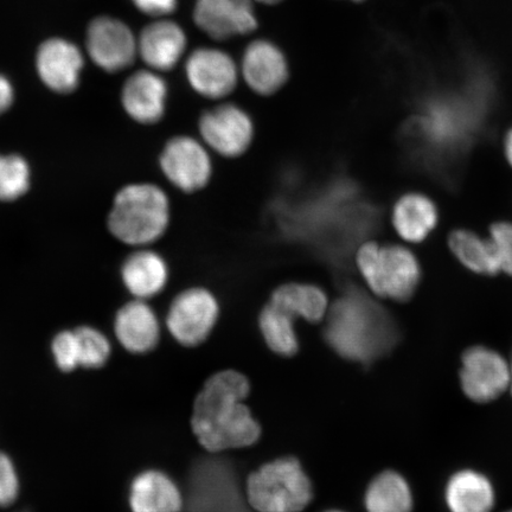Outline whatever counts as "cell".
I'll return each mask as SVG.
<instances>
[{
	"label": "cell",
	"instance_id": "cell-28",
	"mask_svg": "<svg viewBox=\"0 0 512 512\" xmlns=\"http://www.w3.org/2000/svg\"><path fill=\"white\" fill-rule=\"evenodd\" d=\"M74 331L78 341L80 367L87 369L104 367L111 356L110 339L92 326H80Z\"/></svg>",
	"mask_w": 512,
	"mask_h": 512
},
{
	"label": "cell",
	"instance_id": "cell-33",
	"mask_svg": "<svg viewBox=\"0 0 512 512\" xmlns=\"http://www.w3.org/2000/svg\"><path fill=\"white\" fill-rule=\"evenodd\" d=\"M14 99V87L5 76L0 75V115L9 110L11 105L14 104Z\"/></svg>",
	"mask_w": 512,
	"mask_h": 512
},
{
	"label": "cell",
	"instance_id": "cell-24",
	"mask_svg": "<svg viewBox=\"0 0 512 512\" xmlns=\"http://www.w3.org/2000/svg\"><path fill=\"white\" fill-rule=\"evenodd\" d=\"M452 253L467 270L482 275L501 272L494 243L467 229H457L448 238Z\"/></svg>",
	"mask_w": 512,
	"mask_h": 512
},
{
	"label": "cell",
	"instance_id": "cell-20",
	"mask_svg": "<svg viewBox=\"0 0 512 512\" xmlns=\"http://www.w3.org/2000/svg\"><path fill=\"white\" fill-rule=\"evenodd\" d=\"M187 48V37L179 25L158 21L146 27L138 41V54L153 70L168 72L182 59Z\"/></svg>",
	"mask_w": 512,
	"mask_h": 512
},
{
	"label": "cell",
	"instance_id": "cell-14",
	"mask_svg": "<svg viewBox=\"0 0 512 512\" xmlns=\"http://www.w3.org/2000/svg\"><path fill=\"white\" fill-rule=\"evenodd\" d=\"M83 67L81 51L74 44L54 38L43 43L37 54V72L44 85L60 94L79 86Z\"/></svg>",
	"mask_w": 512,
	"mask_h": 512
},
{
	"label": "cell",
	"instance_id": "cell-5",
	"mask_svg": "<svg viewBox=\"0 0 512 512\" xmlns=\"http://www.w3.org/2000/svg\"><path fill=\"white\" fill-rule=\"evenodd\" d=\"M245 494L254 512H302L313 498V486L299 460L284 457L249 475Z\"/></svg>",
	"mask_w": 512,
	"mask_h": 512
},
{
	"label": "cell",
	"instance_id": "cell-2",
	"mask_svg": "<svg viewBox=\"0 0 512 512\" xmlns=\"http://www.w3.org/2000/svg\"><path fill=\"white\" fill-rule=\"evenodd\" d=\"M324 320L326 342L345 360L370 364L399 342L393 317L367 293L354 288L330 305Z\"/></svg>",
	"mask_w": 512,
	"mask_h": 512
},
{
	"label": "cell",
	"instance_id": "cell-8",
	"mask_svg": "<svg viewBox=\"0 0 512 512\" xmlns=\"http://www.w3.org/2000/svg\"><path fill=\"white\" fill-rule=\"evenodd\" d=\"M198 131L211 152L229 159L245 155L255 137L251 115L234 104H222L204 112L198 121Z\"/></svg>",
	"mask_w": 512,
	"mask_h": 512
},
{
	"label": "cell",
	"instance_id": "cell-26",
	"mask_svg": "<svg viewBox=\"0 0 512 512\" xmlns=\"http://www.w3.org/2000/svg\"><path fill=\"white\" fill-rule=\"evenodd\" d=\"M296 323V318L270 300L259 316V329L268 348L284 357L296 355L299 350Z\"/></svg>",
	"mask_w": 512,
	"mask_h": 512
},
{
	"label": "cell",
	"instance_id": "cell-13",
	"mask_svg": "<svg viewBox=\"0 0 512 512\" xmlns=\"http://www.w3.org/2000/svg\"><path fill=\"white\" fill-rule=\"evenodd\" d=\"M194 18L198 28L219 41L251 34L258 27L253 0H197Z\"/></svg>",
	"mask_w": 512,
	"mask_h": 512
},
{
	"label": "cell",
	"instance_id": "cell-7",
	"mask_svg": "<svg viewBox=\"0 0 512 512\" xmlns=\"http://www.w3.org/2000/svg\"><path fill=\"white\" fill-rule=\"evenodd\" d=\"M159 166L168 182L188 195L206 188L214 174L210 150L190 136L168 140L160 152Z\"/></svg>",
	"mask_w": 512,
	"mask_h": 512
},
{
	"label": "cell",
	"instance_id": "cell-19",
	"mask_svg": "<svg viewBox=\"0 0 512 512\" xmlns=\"http://www.w3.org/2000/svg\"><path fill=\"white\" fill-rule=\"evenodd\" d=\"M128 503L132 512H182L185 501L175 480L158 470H147L133 479Z\"/></svg>",
	"mask_w": 512,
	"mask_h": 512
},
{
	"label": "cell",
	"instance_id": "cell-31",
	"mask_svg": "<svg viewBox=\"0 0 512 512\" xmlns=\"http://www.w3.org/2000/svg\"><path fill=\"white\" fill-rule=\"evenodd\" d=\"M19 494V478L14 462L0 452V507H10Z\"/></svg>",
	"mask_w": 512,
	"mask_h": 512
},
{
	"label": "cell",
	"instance_id": "cell-4",
	"mask_svg": "<svg viewBox=\"0 0 512 512\" xmlns=\"http://www.w3.org/2000/svg\"><path fill=\"white\" fill-rule=\"evenodd\" d=\"M355 262L369 291L379 298L407 302L420 283L419 261L403 246L364 241L356 249Z\"/></svg>",
	"mask_w": 512,
	"mask_h": 512
},
{
	"label": "cell",
	"instance_id": "cell-29",
	"mask_svg": "<svg viewBox=\"0 0 512 512\" xmlns=\"http://www.w3.org/2000/svg\"><path fill=\"white\" fill-rule=\"evenodd\" d=\"M56 366L62 371H73L80 367L78 341L74 330H64L51 343Z\"/></svg>",
	"mask_w": 512,
	"mask_h": 512
},
{
	"label": "cell",
	"instance_id": "cell-35",
	"mask_svg": "<svg viewBox=\"0 0 512 512\" xmlns=\"http://www.w3.org/2000/svg\"><path fill=\"white\" fill-rule=\"evenodd\" d=\"M253 2H254V0H253ZM255 2H259V3L267 4V5H274V4L283 2V0H255Z\"/></svg>",
	"mask_w": 512,
	"mask_h": 512
},
{
	"label": "cell",
	"instance_id": "cell-38",
	"mask_svg": "<svg viewBox=\"0 0 512 512\" xmlns=\"http://www.w3.org/2000/svg\"><path fill=\"white\" fill-rule=\"evenodd\" d=\"M355 2H361V0H355Z\"/></svg>",
	"mask_w": 512,
	"mask_h": 512
},
{
	"label": "cell",
	"instance_id": "cell-37",
	"mask_svg": "<svg viewBox=\"0 0 512 512\" xmlns=\"http://www.w3.org/2000/svg\"><path fill=\"white\" fill-rule=\"evenodd\" d=\"M325 512H344V511H341V510H329V511H325Z\"/></svg>",
	"mask_w": 512,
	"mask_h": 512
},
{
	"label": "cell",
	"instance_id": "cell-27",
	"mask_svg": "<svg viewBox=\"0 0 512 512\" xmlns=\"http://www.w3.org/2000/svg\"><path fill=\"white\" fill-rule=\"evenodd\" d=\"M31 169L28 160L11 153H0V202L17 201L30 189Z\"/></svg>",
	"mask_w": 512,
	"mask_h": 512
},
{
	"label": "cell",
	"instance_id": "cell-30",
	"mask_svg": "<svg viewBox=\"0 0 512 512\" xmlns=\"http://www.w3.org/2000/svg\"><path fill=\"white\" fill-rule=\"evenodd\" d=\"M490 240L494 243L501 271L512 277V223L502 221L492 224Z\"/></svg>",
	"mask_w": 512,
	"mask_h": 512
},
{
	"label": "cell",
	"instance_id": "cell-25",
	"mask_svg": "<svg viewBox=\"0 0 512 512\" xmlns=\"http://www.w3.org/2000/svg\"><path fill=\"white\" fill-rule=\"evenodd\" d=\"M364 504L368 512H412V491L399 473L382 472L371 480Z\"/></svg>",
	"mask_w": 512,
	"mask_h": 512
},
{
	"label": "cell",
	"instance_id": "cell-1",
	"mask_svg": "<svg viewBox=\"0 0 512 512\" xmlns=\"http://www.w3.org/2000/svg\"><path fill=\"white\" fill-rule=\"evenodd\" d=\"M251 392L247 377L223 370L210 376L195 400L191 426L198 443L209 453L252 446L261 437L246 400Z\"/></svg>",
	"mask_w": 512,
	"mask_h": 512
},
{
	"label": "cell",
	"instance_id": "cell-16",
	"mask_svg": "<svg viewBox=\"0 0 512 512\" xmlns=\"http://www.w3.org/2000/svg\"><path fill=\"white\" fill-rule=\"evenodd\" d=\"M241 74L256 94L270 96L285 86L288 66L281 51L267 41H256L243 55Z\"/></svg>",
	"mask_w": 512,
	"mask_h": 512
},
{
	"label": "cell",
	"instance_id": "cell-3",
	"mask_svg": "<svg viewBox=\"0 0 512 512\" xmlns=\"http://www.w3.org/2000/svg\"><path fill=\"white\" fill-rule=\"evenodd\" d=\"M170 223V198L152 183H132L121 188L107 219L114 238L134 248L150 247L162 239Z\"/></svg>",
	"mask_w": 512,
	"mask_h": 512
},
{
	"label": "cell",
	"instance_id": "cell-6",
	"mask_svg": "<svg viewBox=\"0 0 512 512\" xmlns=\"http://www.w3.org/2000/svg\"><path fill=\"white\" fill-rule=\"evenodd\" d=\"M220 317V304L206 287H190L178 293L166 315V328L184 347L207 341Z\"/></svg>",
	"mask_w": 512,
	"mask_h": 512
},
{
	"label": "cell",
	"instance_id": "cell-18",
	"mask_svg": "<svg viewBox=\"0 0 512 512\" xmlns=\"http://www.w3.org/2000/svg\"><path fill=\"white\" fill-rule=\"evenodd\" d=\"M121 279L134 298L149 300L168 286L170 268L163 255L149 247L137 248L121 266Z\"/></svg>",
	"mask_w": 512,
	"mask_h": 512
},
{
	"label": "cell",
	"instance_id": "cell-10",
	"mask_svg": "<svg viewBox=\"0 0 512 512\" xmlns=\"http://www.w3.org/2000/svg\"><path fill=\"white\" fill-rule=\"evenodd\" d=\"M462 363L460 382L467 398L480 403L494 401L510 387V366L496 351L485 347L467 349Z\"/></svg>",
	"mask_w": 512,
	"mask_h": 512
},
{
	"label": "cell",
	"instance_id": "cell-12",
	"mask_svg": "<svg viewBox=\"0 0 512 512\" xmlns=\"http://www.w3.org/2000/svg\"><path fill=\"white\" fill-rule=\"evenodd\" d=\"M185 73L192 89L210 100L226 98L238 85V67L232 57L217 49L195 50L185 63Z\"/></svg>",
	"mask_w": 512,
	"mask_h": 512
},
{
	"label": "cell",
	"instance_id": "cell-36",
	"mask_svg": "<svg viewBox=\"0 0 512 512\" xmlns=\"http://www.w3.org/2000/svg\"><path fill=\"white\" fill-rule=\"evenodd\" d=\"M510 370H511V384H510V387H511V389H512V363H511Z\"/></svg>",
	"mask_w": 512,
	"mask_h": 512
},
{
	"label": "cell",
	"instance_id": "cell-21",
	"mask_svg": "<svg viewBox=\"0 0 512 512\" xmlns=\"http://www.w3.org/2000/svg\"><path fill=\"white\" fill-rule=\"evenodd\" d=\"M438 209L430 197L418 192L403 195L393 208V226L407 242L424 241L438 223Z\"/></svg>",
	"mask_w": 512,
	"mask_h": 512
},
{
	"label": "cell",
	"instance_id": "cell-11",
	"mask_svg": "<svg viewBox=\"0 0 512 512\" xmlns=\"http://www.w3.org/2000/svg\"><path fill=\"white\" fill-rule=\"evenodd\" d=\"M87 49L95 64L115 73L131 66L138 54V41L123 22L100 17L89 25Z\"/></svg>",
	"mask_w": 512,
	"mask_h": 512
},
{
	"label": "cell",
	"instance_id": "cell-22",
	"mask_svg": "<svg viewBox=\"0 0 512 512\" xmlns=\"http://www.w3.org/2000/svg\"><path fill=\"white\" fill-rule=\"evenodd\" d=\"M270 302L307 323H320L328 315L330 300L322 287L306 283H286L272 293Z\"/></svg>",
	"mask_w": 512,
	"mask_h": 512
},
{
	"label": "cell",
	"instance_id": "cell-15",
	"mask_svg": "<svg viewBox=\"0 0 512 512\" xmlns=\"http://www.w3.org/2000/svg\"><path fill=\"white\" fill-rule=\"evenodd\" d=\"M168 85L156 73L140 70L128 79L121 102L128 117L140 125H155L163 119Z\"/></svg>",
	"mask_w": 512,
	"mask_h": 512
},
{
	"label": "cell",
	"instance_id": "cell-9",
	"mask_svg": "<svg viewBox=\"0 0 512 512\" xmlns=\"http://www.w3.org/2000/svg\"><path fill=\"white\" fill-rule=\"evenodd\" d=\"M192 512H254L236 484L233 472L217 460L196 467L191 479Z\"/></svg>",
	"mask_w": 512,
	"mask_h": 512
},
{
	"label": "cell",
	"instance_id": "cell-32",
	"mask_svg": "<svg viewBox=\"0 0 512 512\" xmlns=\"http://www.w3.org/2000/svg\"><path fill=\"white\" fill-rule=\"evenodd\" d=\"M144 14L162 17L172 14L177 8V0H132Z\"/></svg>",
	"mask_w": 512,
	"mask_h": 512
},
{
	"label": "cell",
	"instance_id": "cell-34",
	"mask_svg": "<svg viewBox=\"0 0 512 512\" xmlns=\"http://www.w3.org/2000/svg\"><path fill=\"white\" fill-rule=\"evenodd\" d=\"M504 153L505 157L508 159L509 164L512 166V127L504 139Z\"/></svg>",
	"mask_w": 512,
	"mask_h": 512
},
{
	"label": "cell",
	"instance_id": "cell-23",
	"mask_svg": "<svg viewBox=\"0 0 512 512\" xmlns=\"http://www.w3.org/2000/svg\"><path fill=\"white\" fill-rule=\"evenodd\" d=\"M446 503L451 512H491L495 491L488 478L476 471L464 470L448 482Z\"/></svg>",
	"mask_w": 512,
	"mask_h": 512
},
{
	"label": "cell",
	"instance_id": "cell-17",
	"mask_svg": "<svg viewBox=\"0 0 512 512\" xmlns=\"http://www.w3.org/2000/svg\"><path fill=\"white\" fill-rule=\"evenodd\" d=\"M114 331L121 347L132 354H146L157 347L160 324L155 310L146 300L134 299L118 311Z\"/></svg>",
	"mask_w": 512,
	"mask_h": 512
},
{
	"label": "cell",
	"instance_id": "cell-39",
	"mask_svg": "<svg viewBox=\"0 0 512 512\" xmlns=\"http://www.w3.org/2000/svg\"><path fill=\"white\" fill-rule=\"evenodd\" d=\"M507 512H512V509H511V510H509V511H507Z\"/></svg>",
	"mask_w": 512,
	"mask_h": 512
}]
</instances>
